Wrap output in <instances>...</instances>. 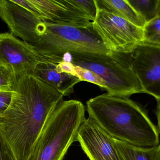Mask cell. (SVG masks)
Listing matches in <instances>:
<instances>
[{
    "instance_id": "cell-1",
    "label": "cell",
    "mask_w": 160,
    "mask_h": 160,
    "mask_svg": "<svg viewBox=\"0 0 160 160\" xmlns=\"http://www.w3.org/2000/svg\"><path fill=\"white\" fill-rule=\"evenodd\" d=\"M11 103L0 117V135L15 160H29L49 118L64 96L31 74L16 79Z\"/></svg>"
},
{
    "instance_id": "cell-2",
    "label": "cell",
    "mask_w": 160,
    "mask_h": 160,
    "mask_svg": "<svg viewBox=\"0 0 160 160\" xmlns=\"http://www.w3.org/2000/svg\"><path fill=\"white\" fill-rule=\"evenodd\" d=\"M86 110L113 138L143 147L160 144L159 132L145 111L128 98L104 94L90 99Z\"/></svg>"
},
{
    "instance_id": "cell-3",
    "label": "cell",
    "mask_w": 160,
    "mask_h": 160,
    "mask_svg": "<svg viewBox=\"0 0 160 160\" xmlns=\"http://www.w3.org/2000/svg\"><path fill=\"white\" fill-rule=\"evenodd\" d=\"M28 45L37 53L41 62L57 64L64 56L72 54L112 55L92 26L82 27L50 23L39 20Z\"/></svg>"
},
{
    "instance_id": "cell-4",
    "label": "cell",
    "mask_w": 160,
    "mask_h": 160,
    "mask_svg": "<svg viewBox=\"0 0 160 160\" xmlns=\"http://www.w3.org/2000/svg\"><path fill=\"white\" fill-rule=\"evenodd\" d=\"M86 108L79 101L61 102L49 118L29 160H62L77 141Z\"/></svg>"
},
{
    "instance_id": "cell-5",
    "label": "cell",
    "mask_w": 160,
    "mask_h": 160,
    "mask_svg": "<svg viewBox=\"0 0 160 160\" xmlns=\"http://www.w3.org/2000/svg\"><path fill=\"white\" fill-rule=\"evenodd\" d=\"M128 55L117 53L112 55L72 54H66L64 61L97 73L106 81L105 90L109 95L128 98L143 91L132 67L131 59L126 60Z\"/></svg>"
},
{
    "instance_id": "cell-6",
    "label": "cell",
    "mask_w": 160,
    "mask_h": 160,
    "mask_svg": "<svg viewBox=\"0 0 160 160\" xmlns=\"http://www.w3.org/2000/svg\"><path fill=\"white\" fill-rule=\"evenodd\" d=\"M97 8L96 18L92 22V29L109 50L131 54L138 45L143 42V28L110 11Z\"/></svg>"
},
{
    "instance_id": "cell-7",
    "label": "cell",
    "mask_w": 160,
    "mask_h": 160,
    "mask_svg": "<svg viewBox=\"0 0 160 160\" xmlns=\"http://www.w3.org/2000/svg\"><path fill=\"white\" fill-rule=\"evenodd\" d=\"M131 65L143 93L160 101V46L138 45L131 55Z\"/></svg>"
},
{
    "instance_id": "cell-8",
    "label": "cell",
    "mask_w": 160,
    "mask_h": 160,
    "mask_svg": "<svg viewBox=\"0 0 160 160\" xmlns=\"http://www.w3.org/2000/svg\"><path fill=\"white\" fill-rule=\"evenodd\" d=\"M77 141L89 160H125L112 137L90 117L82 124Z\"/></svg>"
},
{
    "instance_id": "cell-9",
    "label": "cell",
    "mask_w": 160,
    "mask_h": 160,
    "mask_svg": "<svg viewBox=\"0 0 160 160\" xmlns=\"http://www.w3.org/2000/svg\"><path fill=\"white\" fill-rule=\"evenodd\" d=\"M41 62L29 45L9 33L0 34V63L9 67L16 79L31 74Z\"/></svg>"
},
{
    "instance_id": "cell-10",
    "label": "cell",
    "mask_w": 160,
    "mask_h": 160,
    "mask_svg": "<svg viewBox=\"0 0 160 160\" xmlns=\"http://www.w3.org/2000/svg\"><path fill=\"white\" fill-rule=\"evenodd\" d=\"M43 21L82 27L92 26L89 17L72 0H30Z\"/></svg>"
},
{
    "instance_id": "cell-11",
    "label": "cell",
    "mask_w": 160,
    "mask_h": 160,
    "mask_svg": "<svg viewBox=\"0 0 160 160\" xmlns=\"http://www.w3.org/2000/svg\"><path fill=\"white\" fill-rule=\"evenodd\" d=\"M56 66L52 63L41 62L31 74L57 89L64 96L70 95L74 92L75 85L82 81L76 76L60 72Z\"/></svg>"
},
{
    "instance_id": "cell-12",
    "label": "cell",
    "mask_w": 160,
    "mask_h": 160,
    "mask_svg": "<svg viewBox=\"0 0 160 160\" xmlns=\"http://www.w3.org/2000/svg\"><path fill=\"white\" fill-rule=\"evenodd\" d=\"M96 6L110 11L137 27L143 28L146 23L127 0H95Z\"/></svg>"
},
{
    "instance_id": "cell-13",
    "label": "cell",
    "mask_w": 160,
    "mask_h": 160,
    "mask_svg": "<svg viewBox=\"0 0 160 160\" xmlns=\"http://www.w3.org/2000/svg\"><path fill=\"white\" fill-rule=\"evenodd\" d=\"M113 139L125 160H160V144L153 147H140Z\"/></svg>"
},
{
    "instance_id": "cell-14",
    "label": "cell",
    "mask_w": 160,
    "mask_h": 160,
    "mask_svg": "<svg viewBox=\"0 0 160 160\" xmlns=\"http://www.w3.org/2000/svg\"><path fill=\"white\" fill-rule=\"evenodd\" d=\"M146 23L158 16L159 0H127Z\"/></svg>"
},
{
    "instance_id": "cell-15",
    "label": "cell",
    "mask_w": 160,
    "mask_h": 160,
    "mask_svg": "<svg viewBox=\"0 0 160 160\" xmlns=\"http://www.w3.org/2000/svg\"><path fill=\"white\" fill-rule=\"evenodd\" d=\"M143 42L160 46V16L146 23L143 28Z\"/></svg>"
},
{
    "instance_id": "cell-16",
    "label": "cell",
    "mask_w": 160,
    "mask_h": 160,
    "mask_svg": "<svg viewBox=\"0 0 160 160\" xmlns=\"http://www.w3.org/2000/svg\"><path fill=\"white\" fill-rule=\"evenodd\" d=\"M75 70L81 81H85L98 85L102 90H105L106 81L93 71L75 65Z\"/></svg>"
},
{
    "instance_id": "cell-17",
    "label": "cell",
    "mask_w": 160,
    "mask_h": 160,
    "mask_svg": "<svg viewBox=\"0 0 160 160\" xmlns=\"http://www.w3.org/2000/svg\"><path fill=\"white\" fill-rule=\"evenodd\" d=\"M16 80L11 70L0 63V89H13Z\"/></svg>"
},
{
    "instance_id": "cell-18",
    "label": "cell",
    "mask_w": 160,
    "mask_h": 160,
    "mask_svg": "<svg viewBox=\"0 0 160 160\" xmlns=\"http://www.w3.org/2000/svg\"><path fill=\"white\" fill-rule=\"evenodd\" d=\"M72 1L81 10L87 14L92 22L95 20L97 13L95 0H72Z\"/></svg>"
},
{
    "instance_id": "cell-19",
    "label": "cell",
    "mask_w": 160,
    "mask_h": 160,
    "mask_svg": "<svg viewBox=\"0 0 160 160\" xmlns=\"http://www.w3.org/2000/svg\"><path fill=\"white\" fill-rule=\"evenodd\" d=\"M13 94V89H0V117L9 107Z\"/></svg>"
},
{
    "instance_id": "cell-20",
    "label": "cell",
    "mask_w": 160,
    "mask_h": 160,
    "mask_svg": "<svg viewBox=\"0 0 160 160\" xmlns=\"http://www.w3.org/2000/svg\"><path fill=\"white\" fill-rule=\"evenodd\" d=\"M0 160H15L12 152L0 135Z\"/></svg>"
},
{
    "instance_id": "cell-21",
    "label": "cell",
    "mask_w": 160,
    "mask_h": 160,
    "mask_svg": "<svg viewBox=\"0 0 160 160\" xmlns=\"http://www.w3.org/2000/svg\"><path fill=\"white\" fill-rule=\"evenodd\" d=\"M56 67H57V70L60 72L68 73L78 77L75 70V65L71 62H68V61H63L57 64Z\"/></svg>"
},
{
    "instance_id": "cell-22",
    "label": "cell",
    "mask_w": 160,
    "mask_h": 160,
    "mask_svg": "<svg viewBox=\"0 0 160 160\" xmlns=\"http://www.w3.org/2000/svg\"><path fill=\"white\" fill-rule=\"evenodd\" d=\"M158 104H157V110H156V116L158 120V129L159 132L160 133V101H157Z\"/></svg>"
},
{
    "instance_id": "cell-23",
    "label": "cell",
    "mask_w": 160,
    "mask_h": 160,
    "mask_svg": "<svg viewBox=\"0 0 160 160\" xmlns=\"http://www.w3.org/2000/svg\"><path fill=\"white\" fill-rule=\"evenodd\" d=\"M158 16H160V0L158 1Z\"/></svg>"
}]
</instances>
